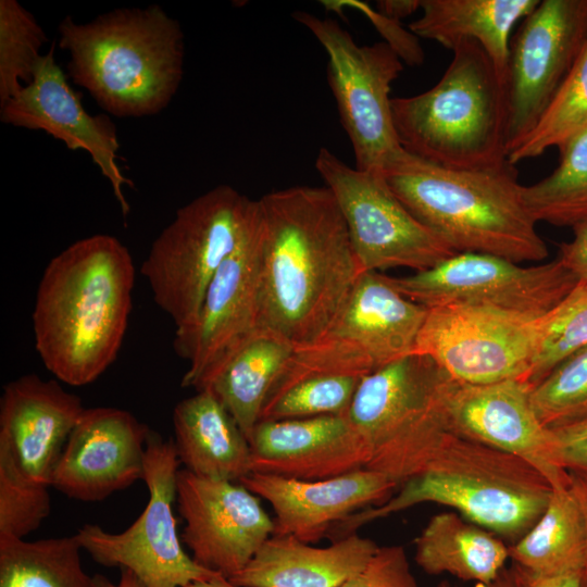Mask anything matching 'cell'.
<instances>
[{
  "instance_id": "6da1fadb",
  "label": "cell",
  "mask_w": 587,
  "mask_h": 587,
  "mask_svg": "<svg viewBox=\"0 0 587 587\" xmlns=\"http://www.w3.org/2000/svg\"><path fill=\"white\" fill-rule=\"evenodd\" d=\"M258 200V328L297 349L325 330L363 270L326 186L289 187Z\"/></svg>"
},
{
  "instance_id": "7a4b0ae2",
  "label": "cell",
  "mask_w": 587,
  "mask_h": 587,
  "mask_svg": "<svg viewBox=\"0 0 587 587\" xmlns=\"http://www.w3.org/2000/svg\"><path fill=\"white\" fill-rule=\"evenodd\" d=\"M135 278L128 249L107 234L82 238L50 260L32 317L38 355L58 380L88 385L115 361Z\"/></svg>"
},
{
  "instance_id": "3957f363",
  "label": "cell",
  "mask_w": 587,
  "mask_h": 587,
  "mask_svg": "<svg viewBox=\"0 0 587 587\" xmlns=\"http://www.w3.org/2000/svg\"><path fill=\"white\" fill-rule=\"evenodd\" d=\"M58 29L68 76L113 116L158 114L180 86L184 33L158 4L115 9L88 23L65 16Z\"/></svg>"
},
{
  "instance_id": "277c9868",
  "label": "cell",
  "mask_w": 587,
  "mask_h": 587,
  "mask_svg": "<svg viewBox=\"0 0 587 587\" xmlns=\"http://www.w3.org/2000/svg\"><path fill=\"white\" fill-rule=\"evenodd\" d=\"M384 176L413 216L457 253L490 254L520 264L549 255L509 162L451 168L408 152Z\"/></svg>"
},
{
  "instance_id": "5b68a950",
  "label": "cell",
  "mask_w": 587,
  "mask_h": 587,
  "mask_svg": "<svg viewBox=\"0 0 587 587\" xmlns=\"http://www.w3.org/2000/svg\"><path fill=\"white\" fill-rule=\"evenodd\" d=\"M380 505L334 525L333 540L421 503L448 505L465 520L516 542L546 511L552 487L525 460L450 432L426 466Z\"/></svg>"
},
{
  "instance_id": "8992f818",
  "label": "cell",
  "mask_w": 587,
  "mask_h": 587,
  "mask_svg": "<svg viewBox=\"0 0 587 587\" xmlns=\"http://www.w3.org/2000/svg\"><path fill=\"white\" fill-rule=\"evenodd\" d=\"M430 89L391 98L402 148L451 168H487L508 161V100L503 78L483 48L472 41L452 50Z\"/></svg>"
},
{
  "instance_id": "52a82bcc",
  "label": "cell",
  "mask_w": 587,
  "mask_h": 587,
  "mask_svg": "<svg viewBox=\"0 0 587 587\" xmlns=\"http://www.w3.org/2000/svg\"><path fill=\"white\" fill-rule=\"evenodd\" d=\"M82 399L58 380L23 375L0 402V537L24 538L49 515L53 473Z\"/></svg>"
},
{
  "instance_id": "ba28073f",
  "label": "cell",
  "mask_w": 587,
  "mask_h": 587,
  "mask_svg": "<svg viewBox=\"0 0 587 587\" xmlns=\"http://www.w3.org/2000/svg\"><path fill=\"white\" fill-rule=\"evenodd\" d=\"M450 376L416 352L364 376L347 412L367 442L366 469L398 487L417 475L451 432L445 409Z\"/></svg>"
},
{
  "instance_id": "9c48e42d",
  "label": "cell",
  "mask_w": 587,
  "mask_h": 587,
  "mask_svg": "<svg viewBox=\"0 0 587 587\" xmlns=\"http://www.w3.org/2000/svg\"><path fill=\"white\" fill-rule=\"evenodd\" d=\"M257 207L258 200L234 187L216 186L178 209L152 242L140 273L175 332L196 321L214 274L242 238Z\"/></svg>"
},
{
  "instance_id": "30bf717a",
  "label": "cell",
  "mask_w": 587,
  "mask_h": 587,
  "mask_svg": "<svg viewBox=\"0 0 587 587\" xmlns=\"http://www.w3.org/2000/svg\"><path fill=\"white\" fill-rule=\"evenodd\" d=\"M427 312L401 295L387 275L363 272L325 330L294 350L270 395L310 375L363 378L413 353Z\"/></svg>"
},
{
  "instance_id": "8fae6325",
  "label": "cell",
  "mask_w": 587,
  "mask_h": 587,
  "mask_svg": "<svg viewBox=\"0 0 587 587\" xmlns=\"http://www.w3.org/2000/svg\"><path fill=\"white\" fill-rule=\"evenodd\" d=\"M292 16L326 51L328 84L355 167L384 174L408 154L397 136L389 97L391 84L403 70L402 60L386 42L358 45L333 18L303 11Z\"/></svg>"
},
{
  "instance_id": "7c38bea8",
  "label": "cell",
  "mask_w": 587,
  "mask_h": 587,
  "mask_svg": "<svg viewBox=\"0 0 587 587\" xmlns=\"http://www.w3.org/2000/svg\"><path fill=\"white\" fill-rule=\"evenodd\" d=\"M180 462L174 440L150 430L142 480L149 500L135 522L120 533L85 524L76 535L82 549L97 563L130 571L146 587H186L214 575L201 567L178 536L174 502Z\"/></svg>"
},
{
  "instance_id": "4fadbf2b",
  "label": "cell",
  "mask_w": 587,
  "mask_h": 587,
  "mask_svg": "<svg viewBox=\"0 0 587 587\" xmlns=\"http://www.w3.org/2000/svg\"><path fill=\"white\" fill-rule=\"evenodd\" d=\"M315 168L338 204L363 272H422L457 254L413 216L383 173L351 167L326 148Z\"/></svg>"
},
{
  "instance_id": "5bb4252c",
  "label": "cell",
  "mask_w": 587,
  "mask_h": 587,
  "mask_svg": "<svg viewBox=\"0 0 587 587\" xmlns=\"http://www.w3.org/2000/svg\"><path fill=\"white\" fill-rule=\"evenodd\" d=\"M542 317L464 303L429 308L414 352L430 358L457 382L527 383L539 347Z\"/></svg>"
},
{
  "instance_id": "9a60e30c",
  "label": "cell",
  "mask_w": 587,
  "mask_h": 587,
  "mask_svg": "<svg viewBox=\"0 0 587 587\" xmlns=\"http://www.w3.org/2000/svg\"><path fill=\"white\" fill-rule=\"evenodd\" d=\"M408 299L426 308L450 303L489 305L542 316L579 283L557 259L534 266L483 253L463 252L433 268L388 276Z\"/></svg>"
},
{
  "instance_id": "2e32d148",
  "label": "cell",
  "mask_w": 587,
  "mask_h": 587,
  "mask_svg": "<svg viewBox=\"0 0 587 587\" xmlns=\"http://www.w3.org/2000/svg\"><path fill=\"white\" fill-rule=\"evenodd\" d=\"M510 40L509 151L535 127L587 41V0H542Z\"/></svg>"
},
{
  "instance_id": "e0dca14e",
  "label": "cell",
  "mask_w": 587,
  "mask_h": 587,
  "mask_svg": "<svg viewBox=\"0 0 587 587\" xmlns=\"http://www.w3.org/2000/svg\"><path fill=\"white\" fill-rule=\"evenodd\" d=\"M176 502L185 521L182 541L203 569L230 578L274 533L260 498L239 482L201 477L180 469Z\"/></svg>"
},
{
  "instance_id": "ac0fdd59",
  "label": "cell",
  "mask_w": 587,
  "mask_h": 587,
  "mask_svg": "<svg viewBox=\"0 0 587 587\" xmlns=\"http://www.w3.org/2000/svg\"><path fill=\"white\" fill-rule=\"evenodd\" d=\"M54 43L35 66L32 80L0 105L2 123L32 130H43L67 149L85 150L110 183L126 217L130 207L123 187L134 184L117 163L120 141L114 122L105 114L90 115L80 93L70 86L54 59Z\"/></svg>"
},
{
  "instance_id": "d6986e66",
  "label": "cell",
  "mask_w": 587,
  "mask_h": 587,
  "mask_svg": "<svg viewBox=\"0 0 587 587\" xmlns=\"http://www.w3.org/2000/svg\"><path fill=\"white\" fill-rule=\"evenodd\" d=\"M261 218L257 211L234 251L214 274L193 324L175 332L176 354L189 362L182 387L196 388L233 345L258 328Z\"/></svg>"
},
{
  "instance_id": "ffe728a7",
  "label": "cell",
  "mask_w": 587,
  "mask_h": 587,
  "mask_svg": "<svg viewBox=\"0 0 587 587\" xmlns=\"http://www.w3.org/2000/svg\"><path fill=\"white\" fill-rule=\"evenodd\" d=\"M530 389L521 379L474 385L450 377L445 391L449 428L525 460L551 487L569 485L570 473L553 464L550 428L537 416Z\"/></svg>"
},
{
  "instance_id": "44dd1931",
  "label": "cell",
  "mask_w": 587,
  "mask_h": 587,
  "mask_svg": "<svg viewBox=\"0 0 587 587\" xmlns=\"http://www.w3.org/2000/svg\"><path fill=\"white\" fill-rule=\"evenodd\" d=\"M149 432L126 410L85 409L62 450L52 487L84 502L101 501L128 488L142 479Z\"/></svg>"
},
{
  "instance_id": "7402d4cb",
  "label": "cell",
  "mask_w": 587,
  "mask_h": 587,
  "mask_svg": "<svg viewBox=\"0 0 587 587\" xmlns=\"http://www.w3.org/2000/svg\"><path fill=\"white\" fill-rule=\"evenodd\" d=\"M249 444L250 473L300 480L361 470L371 458L366 440L347 415L260 421Z\"/></svg>"
},
{
  "instance_id": "603a6c76",
  "label": "cell",
  "mask_w": 587,
  "mask_h": 587,
  "mask_svg": "<svg viewBox=\"0 0 587 587\" xmlns=\"http://www.w3.org/2000/svg\"><path fill=\"white\" fill-rule=\"evenodd\" d=\"M239 483L272 507L273 535L308 544L320 541L351 514L383 504L398 488L386 475L366 467L321 480L250 473Z\"/></svg>"
},
{
  "instance_id": "cb8c5ba5",
  "label": "cell",
  "mask_w": 587,
  "mask_h": 587,
  "mask_svg": "<svg viewBox=\"0 0 587 587\" xmlns=\"http://www.w3.org/2000/svg\"><path fill=\"white\" fill-rule=\"evenodd\" d=\"M377 548L358 533L326 547L272 535L247 566L228 579L243 587H339L365 566Z\"/></svg>"
},
{
  "instance_id": "d4e9b609",
  "label": "cell",
  "mask_w": 587,
  "mask_h": 587,
  "mask_svg": "<svg viewBox=\"0 0 587 587\" xmlns=\"http://www.w3.org/2000/svg\"><path fill=\"white\" fill-rule=\"evenodd\" d=\"M173 426L175 449L188 472L230 482L250 474L249 440L211 390H199L179 401Z\"/></svg>"
},
{
  "instance_id": "484cf974",
  "label": "cell",
  "mask_w": 587,
  "mask_h": 587,
  "mask_svg": "<svg viewBox=\"0 0 587 587\" xmlns=\"http://www.w3.org/2000/svg\"><path fill=\"white\" fill-rule=\"evenodd\" d=\"M294 350L280 337L257 328L223 353L195 389L211 390L249 440Z\"/></svg>"
},
{
  "instance_id": "4316f807",
  "label": "cell",
  "mask_w": 587,
  "mask_h": 587,
  "mask_svg": "<svg viewBox=\"0 0 587 587\" xmlns=\"http://www.w3.org/2000/svg\"><path fill=\"white\" fill-rule=\"evenodd\" d=\"M539 0H421V15L409 25L416 37L449 50L478 43L504 80L510 35Z\"/></svg>"
},
{
  "instance_id": "83f0119b",
  "label": "cell",
  "mask_w": 587,
  "mask_h": 587,
  "mask_svg": "<svg viewBox=\"0 0 587 587\" xmlns=\"http://www.w3.org/2000/svg\"><path fill=\"white\" fill-rule=\"evenodd\" d=\"M414 549V560L426 574L448 573L476 584L495 579L509 558V547L494 533L454 512L430 517Z\"/></svg>"
},
{
  "instance_id": "f1b7e54d",
  "label": "cell",
  "mask_w": 587,
  "mask_h": 587,
  "mask_svg": "<svg viewBox=\"0 0 587 587\" xmlns=\"http://www.w3.org/2000/svg\"><path fill=\"white\" fill-rule=\"evenodd\" d=\"M509 558L549 577H579L585 560V529L569 485L552 487L549 504L537 523L509 547Z\"/></svg>"
},
{
  "instance_id": "f546056e",
  "label": "cell",
  "mask_w": 587,
  "mask_h": 587,
  "mask_svg": "<svg viewBox=\"0 0 587 587\" xmlns=\"http://www.w3.org/2000/svg\"><path fill=\"white\" fill-rule=\"evenodd\" d=\"M77 535L28 541L0 537V587H95Z\"/></svg>"
},
{
  "instance_id": "4dcf8cb0",
  "label": "cell",
  "mask_w": 587,
  "mask_h": 587,
  "mask_svg": "<svg viewBox=\"0 0 587 587\" xmlns=\"http://www.w3.org/2000/svg\"><path fill=\"white\" fill-rule=\"evenodd\" d=\"M559 151V165L541 180L522 185V198L536 222L574 227L587 222V129Z\"/></svg>"
},
{
  "instance_id": "1f68e13d",
  "label": "cell",
  "mask_w": 587,
  "mask_h": 587,
  "mask_svg": "<svg viewBox=\"0 0 587 587\" xmlns=\"http://www.w3.org/2000/svg\"><path fill=\"white\" fill-rule=\"evenodd\" d=\"M587 129V41L535 127L508 153L512 165L561 148Z\"/></svg>"
},
{
  "instance_id": "d6a6232c",
  "label": "cell",
  "mask_w": 587,
  "mask_h": 587,
  "mask_svg": "<svg viewBox=\"0 0 587 587\" xmlns=\"http://www.w3.org/2000/svg\"><path fill=\"white\" fill-rule=\"evenodd\" d=\"M361 379L324 374L302 377L267 397L260 421L347 415Z\"/></svg>"
},
{
  "instance_id": "836d02e7",
  "label": "cell",
  "mask_w": 587,
  "mask_h": 587,
  "mask_svg": "<svg viewBox=\"0 0 587 587\" xmlns=\"http://www.w3.org/2000/svg\"><path fill=\"white\" fill-rule=\"evenodd\" d=\"M47 36L16 0H0V105L33 78Z\"/></svg>"
},
{
  "instance_id": "e575fe53",
  "label": "cell",
  "mask_w": 587,
  "mask_h": 587,
  "mask_svg": "<svg viewBox=\"0 0 587 587\" xmlns=\"http://www.w3.org/2000/svg\"><path fill=\"white\" fill-rule=\"evenodd\" d=\"M587 346V283L579 282L544 315L538 351L527 383L533 387L574 351Z\"/></svg>"
},
{
  "instance_id": "d590c367",
  "label": "cell",
  "mask_w": 587,
  "mask_h": 587,
  "mask_svg": "<svg viewBox=\"0 0 587 587\" xmlns=\"http://www.w3.org/2000/svg\"><path fill=\"white\" fill-rule=\"evenodd\" d=\"M542 425L554 427L587 416V346L555 365L530 389Z\"/></svg>"
},
{
  "instance_id": "8d00e7d4",
  "label": "cell",
  "mask_w": 587,
  "mask_h": 587,
  "mask_svg": "<svg viewBox=\"0 0 587 587\" xmlns=\"http://www.w3.org/2000/svg\"><path fill=\"white\" fill-rule=\"evenodd\" d=\"M339 587H420L402 546L378 547L365 566Z\"/></svg>"
},
{
  "instance_id": "74e56055",
  "label": "cell",
  "mask_w": 587,
  "mask_h": 587,
  "mask_svg": "<svg viewBox=\"0 0 587 587\" xmlns=\"http://www.w3.org/2000/svg\"><path fill=\"white\" fill-rule=\"evenodd\" d=\"M549 428L553 464L587 477V416Z\"/></svg>"
},
{
  "instance_id": "f35d334b",
  "label": "cell",
  "mask_w": 587,
  "mask_h": 587,
  "mask_svg": "<svg viewBox=\"0 0 587 587\" xmlns=\"http://www.w3.org/2000/svg\"><path fill=\"white\" fill-rule=\"evenodd\" d=\"M332 2L335 4L324 1L327 8L346 5L357 8L359 11L363 12L375 25L378 32L386 38V43H388L395 50L401 60L411 65H419L423 62L424 54L417 41V37L411 32L404 30L400 26V22L387 18L379 14L376 10L371 9V7L366 5L365 3L355 0L340 1L344 4H339L336 1Z\"/></svg>"
},
{
  "instance_id": "ab89813d",
  "label": "cell",
  "mask_w": 587,
  "mask_h": 587,
  "mask_svg": "<svg viewBox=\"0 0 587 587\" xmlns=\"http://www.w3.org/2000/svg\"><path fill=\"white\" fill-rule=\"evenodd\" d=\"M474 587H580L578 577H549L536 574L512 562L504 566L495 579L488 584H475Z\"/></svg>"
},
{
  "instance_id": "60d3db41",
  "label": "cell",
  "mask_w": 587,
  "mask_h": 587,
  "mask_svg": "<svg viewBox=\"0 0 587 587\" xmlns=\"http://www.w3.org/2000/svg\"><path fill=\"white\" fill-rule=\"evenodd\" d=\"M572 228L573 237L560 245L557 260L579 282L587 283V222Z\"/></svg>"
},
{
  "instance_id": "b9f144b4",
  "label": "cell",
  "mask_w": 587,
  "mask_h": 587,
  "mask_svg": "<svg viewBox=\"0 0 587 587\" xmlns=\"http://www.w3.org/2000/svg\"><path fill=\"white\" fill-rule=\"evenodd\" d=\"M570 488L577 501L584 523L585 560L578 580L580 587H587V477L570 473Z\"/></svg>"
},
{
  "instance_id": "7bdbcfd3",
  "label": "cell",
  "mask_w": 587,
  "mask_h": 587,
  "mask_svg": "<svg viewBox=\"0 0 587 587\" xmlns=\"http://www.w3.org/2000/svg\"><path fill=\"white\" fill-rule=\"evenodd\" d=\"M420 9L421 0H382L376 4L379 14L397 22Z\"/></svg>"
},
{
  "instance_id": "ee69618b",
  "label": "cell",
  "mask_w": 587,
  "mask_h": 587,
  "mask_svg": "<svg viewBox=\"0 0 587 587\" xmlns=\"http://www.w3.org/2000/svg\"><path fill=\"white\" fill-rule=\"evenodd\" d=\"M95 587H146L130 571L121 570L118 582L114 583L102 575L93 576Z\"/></svg>"
},
{
  "instance_id": "f6af8a7d",
  "label": "cell",
  "mask_w": 587,
  "mask_h": 587,
  "mask_svg": "<svg viewBox=\"0 0 587 587\" xmlns=\"http://www.w3.org/2000/svg\"><path fill=\"white\" fill-rule=\"evenodd\" d=\"M186 587H243V586L236 585L224 576L214 575L208 579L191 583Z\"/></svg>"
},
{
  "instance_id": "bcb514c9",
  "label": "cell",
  "mask_w": 587,
  "mask_h": 587,
  "mask_svg": "<svg viewBox=\"0 0 587 587\" xmlns=\"http://www.w3.org/2000/svg\"><path fill=\"white\" fill-rule=\"evenodd\" d=\"M438 587H457V586H453L451 583H449L448 580H442L440 582V584L438 585Z\"/></svg>"
}]
</instances>
